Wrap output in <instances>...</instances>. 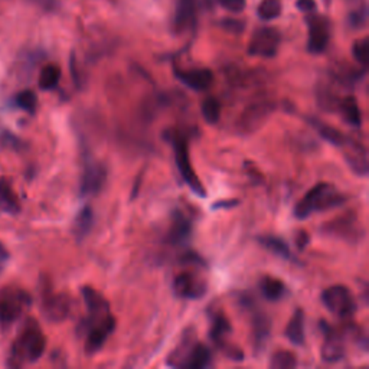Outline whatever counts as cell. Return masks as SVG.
<instances>
[{
    "label": "cell",
    "instance_id": "1",
    "mask_svg": "<svg viewBox=\"0 0 369 369\" xmlns=\"http://www.w3.org/2000/svg\"><path fill=\"white\" fill-rule=\"evenodd\" d=\"M45 349L46 338L43 331L33 317H29L25 320L18 338L12 343L8 366L21 368L28 363H35L42 358Z\"/></svg>",
    "mask_w": 369,
    "mask_h": 369
},
{
    "label": "cell",
    "instance_id": "2",
    "mask_svg": "<svg viewBox=\"0 0 369 369\" xmlns=\"http://www.w3.org/2000/svg\"><path fill=\"white\" fill-rule=\"evenodd\" d=\"M346 202V195L342 194L335 184L328 182H320L296 204L294 216L297 219H307L309 216L320 212H326L334 208L342 206Z\"/></svg>",
    "mask_w": 369,
    "mask_h": 369
},
{
    "label": "cell",
    "instance_id": "3",
    "mask_svg": "<svg viewBox=\"0 0 369 369\" xmlns=\"http://www.w3.org/2000/svg\"><path fill=\"white\" fill-rule=\"evenodd\" d=\"M166 141L173 148L175 155V163L176 167L183 179V182L188 184V188L199 198L206 197V189L202 184L201 179L198 177L197 172L194 170V166L191 163V155H189V145H188V137L180 131L172 130L165 134Z\"/></svg>",
    "mask_w": 369,
    "mask_h": 369
},
{
    "label": "cell",
    "instance_id": "4",
    "mask_svg": "<svg viewBox=\"0 0 369 369\" xmlns=\"http://www.w3.org/2000/svg\"><path fill=\"white\" fill-rule=\"evenodd\" d=\"M167 365L173 368L204 369L212 366L211 349L194 339V334H184L180 343L167 358Z\"/></svg>",
    "mask_w": 369,
    "mask_h": 369
},
{
    "label": "cell",
    "instance_id": "5",
    "mask_svg": "<svg viewBox=\"0 0 369 369\" xmlns=\"http://www.w3.org/2000/svg\"><path fill=\"white\" fill-rule=\"evenodd\" d=\"M31 304L32 297L23 289L15 286H5L0 289V326L9 329L22 317Z\"/></svg>",
    "mask_w": 369,
    "mask_h": 369
},
{
    "label": "cell",
    "instance_id": "6",
    "mask_svg": "<svg viewBox=\"0 0 369 369\" xmlns=\"http://www.w3.org/2000/svg\"><path fill=\"white\" fill-rule=\"evenodd\" d=\"M320 299L323 306H325L332 314L343 320L351 319L355 314L358 307L352 292L342 285H336L325 289L321 292Z\"/></svg>",
    "mask_w": 369,
    "mask_h": 369
},
{
    "label": "cell",
    "instance_id": "7",
    "mask_svg": "<svg viewBox=\"0 0 369 369\" xmlns=\"http://www.w3.org/2000/svg\"><path fill=\"white\" fill-rule=\"evenodd\" d=\"M107 167L103 162L94 160L88 156L84 158V166L79 179V194L82 197L99 195L107 182Z\"/></svg>",
    "mask_w": 369,
    "mask_h": 369
},
{
    "label": "cell",
    "instance_id": "8",
    "mask_svg": "<svg viewBox=\"0 0 369 369\" xmlns=\"http://www.w3.org/2000/svg\"><path fill=\"white\" fill-rule=\"evenodd\" d=\"M240 303L246 310H250L253 314V319H251V321H253L251 323L253 325V345H254L255 353L260 355L264 351V348L270 339L271 320L265 313H263L261 310L257 309V304L251 296L243 294L240 299Z\"/></svg>",
    "mask_w": 369,
    "mask_h": 369
},
{
    "label": "cell",
    "instance_id": "9",
    "mask_svg": "<svg viewBox=\"0 0 369 369\" xmlns=\"http://www.w3.org/2000/svg\"><path fill=\"white\" fill-rule=\"evenodd\" d=\"M321 233L348 243H359L365 236L363 228L359 225V221L353 214H345L331 222H326L321 226Z\"/></svg>",
    "mask_w": 369,
    "mask_h": 369
},
{
    "label": "cell",
    "instance_id": "10",
    "mask_svg": "<svg viewBox=\"0 0 369 369\" xmlns=\"http://www.w3.org/2000/svg\"><path fill=\"white\" fill-rule=\"evenodd\" d=\"M280 32L274 28L257 29L248 43V54L260 58H272L280 46Z\"/></svg>",
    "mask_w": 369,
    "mask_h": 369
},
{
    "label": "cell",
    "instance_id": "11",
    "mask_svg": "<svg viewBox=\"0 0 369 369\" xmlns=\"http://www.w3.org/2000/svg\"><path fill=\"white\" fill-rule=\"evenodd\" d=\"M208 292V285L202 277L194 271H183L173 280V293L179 299L199 300Z\"/></svg>",
    "mask_w": 369,
    "mask_h": 369
},
{
    "label": "cell",
    "instance_id": "12",
    "mask_svg": "<svg viewBox=\"0 0 369 369\" xmlns=\"http://www.w3.org/2000/svg\"><path fill=\"white\" fill-rule=\"evenodd\" d=\"M320 329L325 336V341L321 343L320 356L321 360L326 363H338L345 358V341L343 335L338 332L328 321H320Z\"/></svg>",
    "mask_w": 369,
    "mask_h": 369
},
{
    "label": "cell",
    "instance_id": "13",
    "mask_svg": "<svg viewBox=\"0 0 369 369\" xmlns=\"http://www.w3.org/2000/svg\"><path fill=\"white\" fill-rule=\"evenodd\" d=\"M71 307H72V302L67 294L53 293L50 290L43 292L40 309L46 320L54 323L64 321L71 314Z\"/></svg>",
    "mask_w": 369,
    "mask_h": 369
},
{
    "label": "cell",
    "instance_id": "14",
    "mask_svg": "<svg viewBox=\"0 0 369 369\" xmlns=\"http://www.w3.org/2000/svg\"><path fill=\"white\" fill-rule=\"evenodd\" d=\"M309 25V39H307V51L310 54H321L325 53L329 40H331V23L326 18L313 16L307 19Z\"/></svg>",
    "mask_w": 369,
    "mask_h": 369
},
{
    "label": "cell",
    "instance_id": "15",
    "mask_svg": "<svg viewBox=\"0 0 369 369\" xmlns=\"http://www.w3.org/2000/svg\"><path fill=\"white\" fill-rule=\"evenodd\" d=\"M192 231H194L192 221L182 211L176 209L172 215V224L166 234V243L173 247H182L191 240Z\"/></svg>",
    "mask_w": 369,
    "mask_h": 369
},
{
    "label": "cell",
    "instance_id": "16",
    "mask_svg": "<svg viewBox=\"0 0 369 369\" xmlns=\"http://www.w3.org/2000/svg\"><path fill=\"white\" fill-rule=\"evenodd\" d=\"M274 103L271 101H260L255 104L248 106L240 120H238V128L241 133H251L255 128H258L265 120L267 117L272 113L274 110Z\"/></svg>",
    "mask_w": 369,
    "mask_h": 369
},
{
    "label": "cell",
    "instance_id": "17",
    "mask_svg": "<svg viewBox=\"0 0 369 369\" xmlns=\"http://www.w3.org/2000/svg\"><path fill=\"white\" fill-rule=\"evenodd\" d=\"M345 158L346 165L351 167V170L360 177H365L369 170V160H368V150L366 148L360 143L353 141L349 137V141L346 145L341 149Z\"/></svg>",
    "mask_w": 369,
    "mask_h": 369
},
{
    "label": "cell",
    "instance_id": "18",
    "mask_svg": "<svg viewBox=\"0 0 369 369\" xmlns=\"http://www.w3.org/2000/svg\"><path fill=\"white\" fill-rule=\"evenodd\" d=\"M175 75L182 84L198 92L209 89L211 85L214 84V74L208 68H194V70L175 68Z\"/></svg>",
    "mask_w": 369,
    "mask_h": 369
},
{
    "label": "cell",
    "instance_id": "19",
    "mask_svg": "<svg viewBox=\"0 0 369 369\" xmlns=\"http://www.w3.org/2000/svg\"><path fill=\"white\" fill-rule=\"evenodd\" d=\"M197 2L195 0H177L173 16V29L180 33L187 32L195 25Z\"/></svg>",
    "mask_w": 369,
    "mask_h": 369
},
{
    "label": "cell",
    "instance_id": "20",
    "mask_svg": "<svg viewBox=\"0 0 369 369\" xmlns=\"http://www.w3.org/2000/svg\"><path fill=\"white\" fill-rule=\"evenodd\" d=\"M114 329H116V320L109 321L101 326L91 328L85 334V352L88 355H94L99 351H101L106 342L109 341V338L113 335Z\"/></svg>",
    "mask_w": 369,
    "mask_h": 369
},
{
    "label": "cell",
    "instance_id": "21",
    "mask_svg": "<svg viewBox=\"0 0 369 369\" xmlns=\"http://www.w3.org/2000/svg\"><path fill=\"white\" fill-rule=\"evenodd\" d=\"M307 121L317 131V134L323 138V141L338 149H342L346 145V142L349 141V136H346L345 133H342L341 130L332 127L331 124H328L325 121H321L314 117H309Z\"/></svg>",
    "mask_w": 369,
    "mask_h": 369
},
{
    "label": "cell",
    "instance_id": "22",
    "mask_svg": "<svg viewBox=\"0 0 369 369\" xmlns=\"http://www.w3.org/2000/svg\"><path fill=\"white\" fill-rule=\"evenodd\" d=\"M286 338L289 339L290 343L294 346H303L306 342V319H304V312L303 309H296L293 316L290 317L286 332Z\"/></svg>",
    "mask_w": 369,
    "mask_h": 369
},
{
    "label": "cell",
    "instance_id": "23",
    "mask_svg": "<svg viewBox=\"0 0 369 369\" xmlns=\"http://www.w3.org/2000/svg\"><path fill=\"white\" fill-rule=\"evenodd\" d=\"M231 332H233V326H231L228 317L221 310H216L211 316V329H209L211 341L218 348H222L226 343V336Z\"/></svg>",
    "mask_w": 369,
    "mask_h": 369
},
{
    "label": "cell",
    "instance_id": "24",
    "mask_svg": "<svg viewBox=\"0 0 369 369\" xmlns=\"http://www.w3.org/2000/svg\"><path fill=\"white\" fill-rule=\"evenodd\" d=\"M336 111L342 116L343 121L352 127L360 128L362 126V111L359 107L358 100L353 96H346L343 99H339Z\"/></svg>",
    "mask_w": 369,
    "mask_h": 369
},
{
    "label": "cell",
    "instance_id": "25",
    "mask_svg": "<svg viewBox=\"0 0 369 369\" xmlns=\"http://www.w3.org/2000/svg\"><path fill=\"white\" fill-rule=\"evenodd\" d=\"M257 243L265 248L267 251L272 253L274 255L280 257L286 261H296L292 250L289 247V244L282 238V237H277V236H271V234H265V236H258L257 237Z\"/></svg>",
    "mask_w": 369,
    "mask_h": 369
},
{
    "label": "cell",
    "instance_id": "26",
    "mask_svg": "<svg viewBox=\"0 0 369 369\" xmlns=\"http://www.w3.org/2000/svg\"><path fill=\"white\" fill-rule=\"evenodd\" d=\"M92 226H94V211H92L91 206L85 205L77 214L72 225V233L77 241L81 243L82 240H85L89 236Z\"/></svg>",
    "mask_w": 369,
    "mask_h": 369
},
{
    "label": "cell",
    "instance_id": "27",
    "mask_svg": "<svg viewBox=\"0 0 369 369\" xmlns=\"http://www.w3.org/2000/svg\"><path fill=\"white\" fill-rule=\"evenodd\" d=\"M0 208L11 215H16L21 211L19 198L8 177H0Z\"/></svg>",
    "mask_w": 369,
    "mask_h": 369
},
{
    "label": "cell",
    "instance_id": "28",
    "mask_svg": "<svg viewBox=\"0 0 369 369\" xmlns=\"http://www.w3.org/2000/svg\"><path fill=\"white\" fill-rule=\"evenodd\" d=\"M258 287H260L263 297L268 302H279L287 293L286 285L280 279H274V277H270V275L263 277V279L260 280Z\"/></svg>",
    "mask_w": 369,
    "mask_h": 369
},
{
    "label": "cell",
    "instance_id": "29",
    "mask_svg": "<svg viewBox=\"0 0 369 369\" xmlns=\"http://www.w3.org/2000/svg\"><path fill=\"white\" fill-rule=\"evenodd\" d=\"M61 81V68L55 64H48L40 70L39 88L42 91H53Z\"/></svg>",
    "mask_w": 369,
    "mask_h": 369
},
{
    "label": "cell",
    "instance_id": "30",
    "mask_svg": "<svg viewBox=\"0 0 369 369\" xmlns=\"http://www.w3.org/2000/svg\"><path fill=\"white\" fill-rule=\"evenodd\" d=\"M13 104L16 109L26 111L29 114H35L38 109V97L32 89H23L18 92L16 97L13 99Z\"/></svg>",
    "mask_w": 369,
    "mask_h": 369
},
{
    "label": "cell",
    "instance_id": "31",
    "mask_svg": "<svg viewBox=\"0 0 369 369\" xmlns=\"http://www.w3.org/2000/svg\"><path fill=\"white\" fill-rule=\"evenodd\" d=\"M221 103L216 97H206L204 101H202V106H201V111H202V116H204V120L208 123V124H216L219 121V117H221Z\"/></svg>",
    "mask_w": 369,
    "mask_h": 369
},
{
    "label": "cell",
    "instance_id": "32",
    "mask_svg": "<svg viewBox=\"0 0 369 369\" xmlns=\"http://www.w3.org/2000/svg\"><path fill=\"white\" fill-rule=\"evenodd\" d=\"M270 366L274 369H293L297 366V358L290 351H277L270 359Z\"/></svg>",
    "mask_w": 369,
    "mask_h": 369
},
{
    "label": "cell",
    "instance_id": "33",
    "mask_svg": "<svg viewBox=\"0 0 369 369\" xmlns=\"http://www.w3.org/2000/svg\"><path fill=\"white\" fill-rule=\"evenodd\" d=\"M282 13V2L280 0H263L257 9V15L263 21H272L279 18Z\"/></svg>",
    "mask_w": 369,
    "mask_h": 369
},
{
    "label": "cell",
    "instance_id": "34",
    "mask_svg": "<svg viewBox=\"0 0 369 369\" xmlns=\"http://www.w3.org/2000/svg\"><path fill=\"white\" fill-rule=\"evenodd\" d=\"M368 53H369V43H368V39L363 38V39H359L353 43V48H352V54H353V58L358 61V64H360L363 68L366 67L368 64Z\"/></svg>",
    "mask_w": 369,
    "mask_h": 369
},
{
    "label": "cell",
    "instance_id": "35",
    "mask_svg": "<svg viewBox=\"0 0 369 369\" xmlns=\"http://www.w3.org/2000/svg\"><path fill=\"white\" fill-rule=\"evenodd\" d=\"M219 5L233 13H240L246 9L247 0H218Z\"/></svg>",
    "mask_w": 369,
    "mask_h": 369
},
{
    "label": "cell",
    "instance_id": "36",
    "mask_svg": "<svg viewBox=\"0 0 369 369\" xmlns=\"http://www.w3.org/2000/svg\"><path fill=\"white\" fill-rule=\"evenodd\" d=\"M296 6L302 12H312L316 9V2L314 0H297Z\"/></svg>",
    "mask_w": 369,
    "mask_h": 369
},
{
    "label": "cell",
    "instance_id": "37",
    "mask_svg": "<svg viewBox=\"0 0 369 369\" xmlns=\"http://www.w3.org/2000/svg\"><path fill=\"white\" fill-rule=\"evenodd\" d=\"M349 21H351V23L356 28V26H360L362 23H365V21H366V11L363 9L362 12H355V13H352L351 16H349Z\"/></svg>",
    "mask_w": 369,
    "mask_h": 369
},
{
    "label": "cell",
    "instance_id": "38",
    "mask_svg": "<svg viewBox=\"0 0 369 369\" xmlns=\"http://www.w3.org/2000/svg\"><path fill=\"white\" fill-rule=\"evenodd\" d=\"M309 241H310V237H309L307 233H304V231H300V233L296 236V244H297V248L300 251H303L306 248Z\"/></svg>",
    "mask_w": 369,
    "mask_h": 369
},
{
    "label": "cell",
    "instance_id": "39",
    "mask_svg": "<svg viewBox=\"0 0 369 369\" xmlns=\"http://www.w3.org/2000/svg\"><path fill=\"white\" fill-rule=\"evenodd\" d=\"M222 26L228 31H233V32H240L243 29V23L238 22V21H225L222 22Z\"/></svg>",
    "mask_w": 369,
    "mask_h": 369
},
{
    "label": "cell",
    "instance_id": "40",
    "mask_svg": "<svg viewBox=\"0 0 369 369\" xmlns=\"http://www.w3.org/2000/svg\"><path fill=\"white\" fill-rule=\"evenodd\" d=\"M237 204H238V201H237V199H234V201H222V202H216V204H214V205H212V208H214V209H218V208L228 209V208L234 206V205H237Z\"/></svg>",
    "mask_w": 369,
    "mask_h": 369
},
{
    "label": "cell",
    "instance_id": "41",
    "mask_svg": "<svg viewBox=\"0 0 369 369\" xmlns=\"http://www.w3.org/2000/svg\"><path fill=\"white\" fill-rule=\"evenodd\" d=\"M6 260H9V251L2 243H0V261H6Z\"/></svg>",
    "mask_w": 369,
    "mask_h": 369
},
{
    "label": "cell",
    "instance_id": "42",
    "mask_svg": "<svg viewBox=\"0 0 369 369\" xmlns=\"http://www.w3.org/2000/svg\"><path fill=\"white\" fill-rule=\"evenodd\" d=\"M0 272H2V265H0Z\"/></svg>",
    "mask_w": 369,
    "mask_h": 369
}]
</instances>
